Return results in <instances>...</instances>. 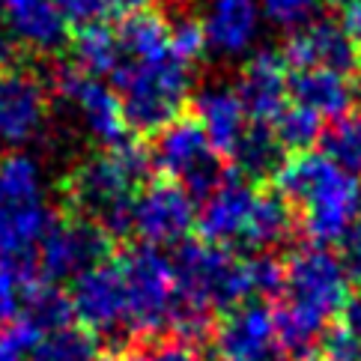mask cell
Here are the masks:
<instances>
[{"mask_svg": "<svg viewBox=\"0 0 361 361\" xmlns=\"http://www.w3.org/2000/svg\"><path fill=\"white\" fill-rule=\"evenodd\" d=\"M272 185L299 212L302 233L311 245L341 242L346 230L361 215V188L353 173H346L322 152H299L283 161Z\"/></svg>", "mask_w": 361, "mask_h": 361, "instance_id": "6da1fadb", "label": "cell"}, {"mask_svg": "<svg viewBox=\"0 0 361 361\" xmlns=\"http://www.w3.org/2000/svg\"><path fill=\"white\" fill-rule=\"evenodd\" d=\"M42 197L39 164L27 152L0 159V269L16 272L24 283L36 281V248L51 221Z\"/></svg>", "mask_w": 361, "mask_h": 361, "instance_id": "7a4b0ae2", "label": "cell"}, {"mask_svg": "<svg viewBox=\"0 0 361 361\" xmlns=\"http://www.w3.org/2000/svg\"><path fill=\"white\" fill-rule=\"evenodd\" d=\"M156 171L152 149L140 137H126L102 152H93L72 167L63 179L66 209H75L99 221L117 203L135 197L137 185H147Z\"/></svg>", "mask_w": 361, "mask_h": 361, "instance_id": "3957f363", "label": "cell"}, {"mask_svg": "<svg viewBox=\"0 0 361 361\" xmlns=\"http://www.w3.org/2000/svg\"><path fill=\"white\" fill-rule=\"evenodd\" d=\"M111 87L123 102V117L135 137L159 135L188 114L191 66L167 57L161 63L123 60L111 75Z\"/></svg>", "mask_w": 361, "mask_h": 361, "instance_id": "277c9868", "label": "cell"}, {"mask_svg": "<svg viewBox=\"0 0 361 361\" xmlns=\"http://www.w3.org/2000/svg\"><path fill=\"white\" fill-rule=\"evenodd\" d=\"M171 263L176 278V295L206 307V311L227 314L251 299L245 260H239L224 245L185 239L179 242Z\"/></svg>", "mask_w": 361, "mask_h": 361, "instance_id": "5b68a950", "label": "cell"}, {"mask_svg": "<svg viewBox=\"0 0 361 361\" xmlns=\"http://www.w3.org/2000/svg\"><path fill=\"white\" fill-rule=\"evenodd\" d=\"M117 263L126 278V326L132 331V341L164 338L171 331V311L176 295L173 263L159 248L144 242L117 251Z\"/></svg>", "mask_w": 361, "mask_h": 361, "instance_id": "8992f818", "label": "cell"}, {"mask_svg": "<svg viewBox=\"0 0 361 361\" xmlns=\"http://www.w3.org/2000/svg\"><path fill=\"white\" fill-rule=\"evenodd\" d=\"M149 149L156 171L161 176L176 179L195 200H209L233 176V167H227L230 161H224L209 147L195 114H183L167 128H161Z\"/></svg>", "mask_w": 361, "mask_h": 361, "instance_id": "52a82bcc", "label": "cell"}, {"mask_svg": "<svg viewBox=\"0 0 361 361\" xmlns=\"http://www.w3.org/2000/svg\"><path fill=\"white\" fill-rule=\"evenodd\" d=\"M117 239L93 218L75 209L51 215L45 233L36 248V275L42 281L60 283L75 281L81 272L102 266L117 257Z\"/></svg>", "mask_w": 361, "mask_h": 361, "instance_id": "ba28073f", "label": "cell"}, {"mask_svg": "<svg viewBox=\"0 0 361 361\" xmlns=\"http://www.w3.org/2000/svg\"><path fill=\"white\" fill-rule=\"evenodd\" d=\"M287 287L281 299H290L293 305L307 307L322 319L341 317L346 299H350V275L341 263L322 245H302L287 257Z\"/></svg>", "mask_w": 361, "mask_h": 361, "instance_id": "9c48e42d", "label": "cell"}, {"mask_svg": "<svg viewBox=\"0 0 361 361\" xmlns=\"http://www.w3.org/2000/svg\"><path fill=\"white\" fill-rule=\"evenodd\" d=\"M48 78L21 57L0 66V140L24 147L42 137L48 126Z\"/></svg>", "mask_w": 361, "mask_h": 361, "instance_id": "30bf717a", "label": "cell"}, {"mask_svg": "<svg viewBox=\"0 0 361 361\" xmlns=\"http://www.w3.org/2000/svg\"><path fill=\"white\" fill-rule=\"evenodd\" d=\"M191 227H197L195 197L171 176L149 179L135 195V236L161 248V245L185 242Z\"/></svg>", "mask_w": 361, "mask_h": 361, "instance_id": "8fae6325", "label": "cell"}, {"mask_svg": "<svg viewBox=\"0 0 361 361\" xmlns=\"http://www.w3.org/2000/svg\"><path fill=\"white\" fill-rule=\"evenodd\" d=\"M51 87H54L57 96L72 102V105L81 111L87 128L105 147L120 144V140L128 137L123 102L114 87H105L99 78H90L75 63H63V66L51 72Z\"/></svg>", "mask_w": 361, "mask_h": 361, "instance_id": "7c38bea8", "label": "cell"}, {"mask_svg": "<svg viewBox=\"0 0 361 361\" xmlns=\"http://www.w3.org/2000/svg\"><path fill=\"white\" fill-rule=\"evenodd\" d=\"M72 307L75 319L84 329L105 334L126 326L128 317V295H126V278L117 263V257L102 266H93L72 281Z\"/></svg>", "mask_w": 361, "mask_h": 361, "instance_id": "4fadbf2b", "label": "cell"}, {"mask_svg": "<svg viewBox=\"0 0 361 361\" xmlns=\"http://www.w3.org/2000/svg\"><path fill=\"white\" fill-rule=\"evenodd\" d=\"M281 54L287 60L290 72L322 66V69L341 72L346 78L361 75L358 45L346 33L343 21H334V18H319L314 24H307L305 30H295L287 39V45L281 48Z\"/></svg>", "mask_w": 361, "mask_h": 361, "instance_id": "5bb4252c", "label": "cell"}, {"mask_svg": "<svg viewBox=\"0 0 361 361\" xmlns=\"http://www.w3.org/2000/svg\"><path fill=\"white\" fill-rule=\"evenodd\" d=\"M236 96L254 123H275L290 99V66L281 51L266 48L242 66Z\"/></svg>", "mask_w": 361, "mask_h": 361, "instance_id": "9a60e30c", "label": "cell"}, {"mask_svg": "<svg viewBox=\"0 0 361 361\" xmlns=\"http://www.w3.org/2000/svg\"><path fill=\"white\" fill-rule=\"evenodd\" d=\"M212 346L221 361H254L275 350V319L263 302H245L218 319Z\"/></svg>", "mask_w": 361, "mask_h": 361, "instance_id": "2e32d148", "label": "cell"}, {"mask_svg": "<svg viewBox=\"0 0 361 361\" xmlns=\"http://www.w3.org/2000/svg\"><path fill=\"white\" fill-rule=\"evenodd\" d=\"M251 203H254V188L233 167V176L209 200H203V209L197 215L200 239L212 245H224V248H230L233 242H242L245 224H248L251 215Z\"/></svg>", "mask_w": 361, "mask_h": 361, "instance_id": "e0dca14e", "label": "cell"}, {"mask_svg": "<svg viewBox=\"0 0 361 361\" xmlns=\"http://www.w3.org/2000/svg\"><path fill=\"white\" fill-rule=\"evenodd\" d=\"M0 16L33 51H57L69 39V21L57 0H0Z\"/></svg>", "mask_w": 361, "mask_h": 361, "instance_id": "ac0fdd59", "label": "cell"}, {"mask_svg": "<svg viewBox=\"0 0 361 361\" xmlns=\"http://www.w3.org/2000/svg\"><path fill=\"white\" fill-rule=\"evenodd\" d=\"M195 117L200 120L206 140L209 147L221 156L224 161H233L236 156V147L245 135V108L236 96V90H224V87H209L197 96V105H195Z\"/></svg>", "mask_w": 361, "mask_h": 361, "instance_id": "d6986e66", "label": "cell"}, {"mask_svg": "<svg viewBox=\"0 0 361 361\" xmlns=\"http://www.w3.org/2000/svg\"><path fill=\"white\" fill-rule=\"evenodd\" d=\"M290 99L302 108H311L319 117L338 120L343 114H350L355 102V87L341 72L314 66L290 72Z\"/></svg>", "mask_w": 361, "mask_h": 361, "instance_id": "ffe728a7", "label": "cell"}, {"mask_svg": "<svg viewBox=\"0 0 361 361\" xmlns=\"http://www.w3.org/2000/svg\"><path fill=\"white\" fill-rule=\"evenodd\" d=\"M293 227H295L293 203L283 197L275 185L257 188L248 224H245L242 245L245 248H254V251H269L287 239L293 233Z\"/></svg>", "mask_w": 361, "mask_h": 361, "instance_id": "44dd1931", "label": "cell"}, {"mask_svg": "<svg viewBox=\"0 0 361 361\" xmlns=\"http://www.w3.org/2000/svg\"><path fill=\"white\" fill-rule=\"evenodd\" d=\"M203 27L218 54H242L257 36V6L251 0H215Z\"/></svg>", "mask_w": 361, "mask_h": 361, "instance_id": "7402d4cb", "label": "cell"}, {"mask_svg": "<svg viewBox=\"0 0 361 361\" xmlns=\"http://www.w3.org/2000/svg\"><path fill=\"white\" fill-rule=\"evenodd\" d=\"M120 48L132 63H161L171 57V24L156 9H137L120 21Z\"/></svg>", "mask_w": 361, "mask_h": 361, "instance_id": "603a6c76", "label": "cell"}, {"mask_svg": "<svg viewBox=\"0 0 361 361\" xmlns=\"http://www.w3.org/2000/svg\"><path fill=\"white\" fill-rule=\"evenodd\" d=\"M287 149L281 147V140L275 135L272 123H248L245 135L236 147V171L248 179V183H266V179H275V173L287 161Z\"/></svg>", "mask_w": 361, "mask_h": 361, "instance_id": "cb8c5ba5", "label": "cell"}, {"mask_svg": "<svg viewBox=\"0 0 361 361\" xmlns=\"http://www.w3.org/2000/svg\"><path fill=\"white\" fill-rule=\"evenodd\" d=\"M275 319V346L287 358H311V353L319 346L322 331L329 329V319L307 311V307L293 305L290 299H278V307L272 311Z\"/></svg>", "mask_w": 361, "mask_h": 361, "instance_id": "d4e9b609", "label": "cell"}, {"mask_svg": "<svg viewBox=\"0 0 361 361\" xmlns=\"http://www.w3.org/2000/svg\"><path fill=\"white\" fill-rule=\"evenodd\" d=\"M72 42V63L90 78H105L114 75L117 66L126 60L120 48V36L114 33L108 24H84L75 27L69 36Z\"/></svg>", "mask_w": 361, "mask_h": 361, "instance_id": "484cf974", "label": "cell"}, {"mask_svg": "<svg viewBox=\"0 0 361 361\" xmlns=\"http://www.w3.org/2000/svg\"><path fill=\"white\" fill-rule=\"evenodd\" d=\"M21 319H27L36 331H57L63 326H72L75 319V307H72V295L63 293L57 283L36 278L30 283H24V311Z\"/></svg>", "mask_w": 361, "mask_h": 361, "instance_id": "4316f807", "label": "cell"}, {"mask_svg": "<svg viewBox=\"0 0 361 361\" xmlns=\"http://www.w3.org/2000/svg\"><path fill=\"white\" fill-rule=\"evenodd\" d=\"M99 358V334L84 326H63L48 331L33 346L30 361H96Z\"/></svg>", "mask_w": 361, "mask_h": 361, "instance_id": "83f0119b", "label": "cell"}, {"mask_svg": "<svg viewBox=\"0 0 361 361\" xmlns=\"http://www.w3.org/2000/svg\"><path fill=\"white\" fill-rule=\"evenodd\" d=\"M319 147L322 156H329L346 173H361V114L350 111L343 117L331 120V126L322 128Z\"/></svg>", "mask_w": 361, "mask_h": 361, "instance_id": "f1b7e54d", "label": "cell"}, {"mask_svg": "<svg viewBox=\"0 0 361 361\" xmlns=\"http://www.w3.org/2000/svg\"><path fill=\"white\" fill-rule=\"evenodd\" d=\"M272 128L281 140V147L287 149V156H299V152H311V147L319 144L326 126H322L319 114H314L311 108L290 105L275 117Z\"/></svg>", "mask_w": 361, "mask_h": 361, "instance_id": "f546056e", "label": "cell"}, {"mask_svg": "<svg viewBox=\"0 0 361 361\" xmlns=\"http://www.w3.org/2000/svg\"><path fill=\"white\" fill-rule=\"evenodd\" d=\"M69 24L84 27V24H105V21H123L132 12L144 9L147 0H57Z\"/></svg>", "mask_w": 361, "mask_h": 361, "instance_id": "4dcf8cb0", "label": "cell"}, {"mask_svg": "<svg viewBox=\"0 0 361 361\" xmlns=\"http://www.w3.org/2000/svg\"><path fill=\"white\" fill-rule=\"evenodd\" d=\"M245 278H248L251 295L281 299L283 287H287V266H283L281 257H275L272 251H260L245 260Z\"/></svg>", "mask_w": 361, "mask_h": 361, "instance_id": "1f68e13d", "label": "cell"}, {"mask_svg": "<svg viewBox=\"0 0 361 361\" xmlns=\"http://www.w3.org/2000/svg\"><path fill=\"white\" fill-rule=\"evenodd\" d=\"M126 361H206L195 343H185L179 338H149V341H132L128 350H123Z\"/></svg>", "mask_w": 361, "mask_h": 361, "instance_id": "d6a6232c", "label": "cell"}, {"mask_svg": "<svg viewBox=\"0 0 361 361\" xmlns=\"http://www.w3.org/2000/svg\"><path fill=\"white\" fill-rule=\"evenodd\" d=\"M206 27L203 21L191 18V16H183L176 18V24H171V57L185 63V66H195V63L206 54Z\"/></svg>", "mask_w": 361, "mask_h": 361, "instance_id": "836d02e7", "label": "cell"}, {"mask_svg": "<svg viewBox=\"0 0 361 361\" xmlns=\"http://www.w3.org/2000/svg\"><path fill=\"white\" fill-rule=\"evenodd\" d=\"M319 4L322 0H263V12L278 27L299 30L317 18Z\"/></svg>", "mask_w": 361, "mask_h": 361, "instance_id": "e575fe53", "label": "cell"}, {"mask_svg": "<svg viewBox=\"0 0 361 361\" xmlns=\"http://www.w3.org/2000/svg\"><path fill=\"white\" fill-rule=\"evenodd\" d=\"M317 353L322 361H361V338L338 322L322 331Z\"/></svg>", "mask_w": 361, "mask_h": 361, "instance_id": "d590c367", "label": "cell"}, {"mask_svg": "<svg viewBox=\"0 0 361 361\" xmlns=\"http://www.w3.org/2000/svg\"><path fill=\"white\" fill-rule=\"evenodd\" d=\"M42 331H36L27 319H18L12 326L0 329V361H24L30 358L33 346L39 343Z\"/></svg>", "mask_w": 361, "mask_h": 361, "instance_id": "8d00e7d4", "label": "cell"}, {"mask_svg": "<svg viewBox=\"0 0 361 361\" xmlns=\"http://www.w3.org/2000/svg\"><path fill=\"white\" fill-rule=\"evenodd\" d=\"M24 311V281L16 272L0 269V329L21 319Z\"/></svg>", "mask_w": 361, "mask_h": 361, "instance_id": "74e56055", "label": "cell"}, {"mask_svg": "<svg viewBox=\"0 0 361 361\" xmlns=\"http://www.w3.org/2000/svg\"><path fill=\"white\" fill-rule=\"evenodd\" d=\"M338 245H341V263L346 269V275L361 287V215L355 218V224L346 230V236Z\"/></svg>", "mask_w": 361, "mask_h": 361, "instance_id": "f35d334b", "label": "cell"}, {"mask_svg": "<svg viewBox=\"0 0 361 361\" xmlns=\"http://www.w3.org/2000/svg\"><path fill=\"white\" fill-rule=\"evenodd\" d=\"M341 322L361 338V287H358V293H350V299H346L343 311H341Z\"/></svg>", "mask_w": 361, "mask_h": 361, "instance_id": "ab89813d", "label": "cell"}, {"mask_svg": "<svg viewBox=\"0 0 361 361\" xmlns=\"http://www.w3.org/2000/svg\"><path fill=\"white\" fill-rule=\"evenodd\" d=\"M343 27L353 36V42L358 45V54H361V0L343 4Z\"/></svg>", "mask_w": 361, "mask_h": 361, "instance_id": "60d3db41", "label": "cell"}, {"mask_svg": "<svg viewBox=\"0 0 361 361\" xmlns=\"http://www.w3.org/2000/svg\"><path fill=\"white\" fill-rule=\"evenodd\" d=\"M16 57L18 54H16V48H12V39H9L4 30H0V66H6V63L16 60Z\"/></svg>", "mask_w": 361, "mask_h": 361, "instance_id": "b9f144b4", "label": "cell"}, {"mask_svg": "<svg viewBox=\"0 0 361 361\" xmlns=\"http://www.w3.org/2000/svg\"><path fill=\"white\" fill-rule=\"evenodd\" d=\"M96 361H126V355L123 353H108V355H99Z\"/></svg>", "mask_w": 361, "mask_h": 361, "instance_id": "7bdbcfd3", "label": "cell"}, {"mask_svg": "<svg viewBox=\"0 0 361 361\" xmlns=\"http://www.w3.org/2000/svg\"><path fill=\"white\" fill-rule=\"evenodd\" d=\"M307 361H322V358H319V355H317V358H307Z\"/></svg>", "mask_w": 361, "mask_h": 361, "instance_id": "ee69618b", "label": "cell"}]
</instances>
